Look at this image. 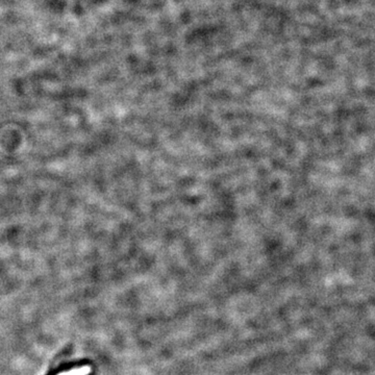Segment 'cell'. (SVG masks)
<instances>
[{
    "mask_svg": "<svg viewBox=\"0 0 375 375\" xmlns=\"http://www.w3.org/2000/svg\"><path fill=\"white\" fill-rule=\"evenodd\" d=\"M92 372V368L89 365L82 366L77 369H71L69 371H63L56 375H89Z\"/></svg>",
    "mask_w": 375,
    "mask_h": 375,
    "instance_id": "cell-1",
    "label": "cell"
}]
</instances>
